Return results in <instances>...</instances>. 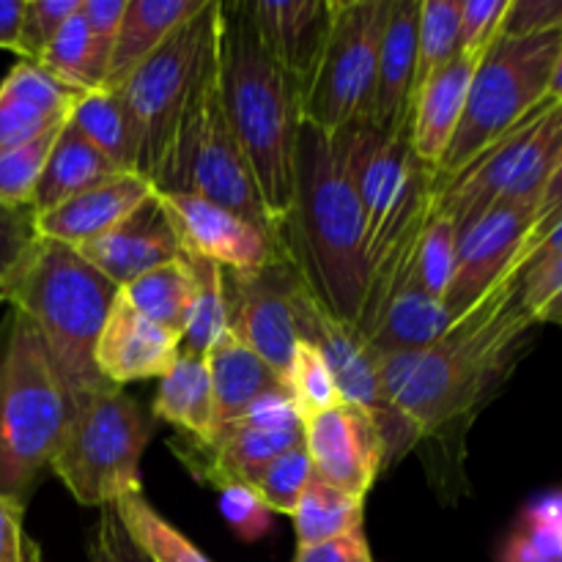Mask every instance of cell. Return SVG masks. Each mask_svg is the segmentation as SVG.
<instances>
[{"label":"cell","instance_id":"d6986e66","mask_svg":"<svg viewBox=\"0 0 562 562\" xmlns=\"http://www.w3.org/2000/svg\"><path fill=\"white\" fill-rule=\"evenodd\" d=\"M179 335L140 316L135 307L126 305L119 291V300L99 333L93 362L104 382L124 387L132 382H146V379H162L179 360Z\"/></svg>","mask_w":562,"mask_h":562},{"label":"cell","instance_id":"b9f144b4","mask_svg":"<svg viewBox=\"0 0 562 562\" xmlns=\"http://www.w3.org/2000/svg\"><path fill=\"white\" fill-rule=\"evenodd\" d=\"M38 241L33 209L0 206V305L9 302L11 289Z\"/></svg>","mask_w":562,"mask_h":562},{"label":"cell","instance_id":"4dcf8cb0","mask_svg":"<svg viewBox=\"0 0 562 562\" xmlns=\"http://www.w3.org/2000/svg\"><path fill=\"white\" fill-rule=\"evenodd\" d=\"M69 124L91 146H97L115 168H121L124 173H135V132H132L130 115H126L124 99L119 91L97 88V91L82 93L71 108Z\"/></svg>","mask_w":562,"mask_h":562},{"label":"cell","instance_id":"30bf717a","mask_svg":"<svg viewBox=\"0 0 562 562\" xmlns=\"http://www.w3.org/2000/svg\"><path fill=\"white\" fill-rule=\"evenodd\" d=\"M220 20V3L209 0L206 9L187 20L179 31L165 38L162 47L148 55L119 88L135 132L137 162L135 173L151 181H159L170 146H173L176 126L190 93L195 64L201 49Z\"/></svg>","mask_w":562,"mask_h":562},{"label":"cell","instance_id":"cb8c5ba5","mask_svg":"<svg viewBox=\"0 0 562 562\" xmlns=\"http://www.w3.org/2000/svg\"><path fill=\"white\" fill-rule=\"evenodd\" d=\"M453 324V316L445 311L442 300H434L415 278V261L409 272L398 280L384 305L368 324L362 338L368 340L379 357L417 351L437 344Z\"/></svg>","mask_w":562,"mask_h":562},{"label":"cell","instance_id":"44dd1931","mask_svg":"<svg viewBox=\"0 0 562 562\" xmlns=\"http://www.w3.org/2000/svg\"><path fill=\"white\" fill-rule=\"evenodd\" d=\"M80 97L53 80L38 64L16 60L0 82V151L60 130Z\"/></svg>","mask_w":562,"mask_h":562},{"label":"cell","instance_id":"ffe728a7","mask_svg":"<svg viewBox=\"0 0 562 562\" xmlns=\"http://www.w3.org/2000/svg\"><path fill=\"white\" fill-rule=\"evenodd\" d=\"M75 250L119 289L135 283L137 278L162 267V263L176 261L184 252L162 206H159L157 192L119 228L108 231L104 236L86 241Z\"/></svg>","mask_w":562,"mask_h":562},{"label":"cell","instance_id":"f907efd6","mask_svg":"<svg viewBox=\"0 0 562 562\" xmlns=\"http://www.w3.org/2000/svg\"><path fill=\"white\" fill-rule=\"evenodd\" d=\"M294 562H373V558L368 549L366 530H355L349 536L333 538V541L296 547Z\"/></svg>","mask_w":562,"mask_h":562},{"label":"cell","instance_id":"bcb514c9","mask_svg":"<svg viewBox=\"0 0 562 562\" xmlns=\"http://www.w3.org/2000/svg\"><path fill=\"white\" fill-rule=\"evenodd\" d=\"M562 31V0H510L503 36L525 38Z\"/></svg>","mask_w":562,"mask_h":562},{"label":"cell","instance_id":"681fc988","mask_svg":"<svg viewBox=\"0 0 562 562\" xmlns=\"http://www.w3.org/2000/svg\"><path fill=\"white\" fill-rule=\"evenodd\" d=\"M124 11L126 0H82L80 3V14L86 20L88 33H91L93 47H97L99 58L108 64V69L110 58H113L115 36H119L121 20H124Z\"/></svg>","mask_w":562,"mask_h":562},{"label":"cell","instance_id":"e575fe53","mask_svg":"<svg viewBox=\"0 0 562 562\" xmlns=\"http://www.w3.org/2000/svg\"><path fill=\"white\" fill-rule=\"evenodd\" d=\"M126 536L146 554L148 562H212L187 536H181L165 516L151 508L146 497L130 494L113 505Z\"/></svg>","mask_w":562,"mask_h":562},{"label":"cell","instance_id":"60d3db41","mask_svg":"<svg viewBox=\"0 0 562 562\" xmlns=\"http://www.w3.org/2000/svg\"><path fill=\"white\" fill-rule=\"evenodd\" d=\"M289 393L296 412H300L302 423H305L307 417L322 415V412L335 409L338 404H344L327 360H324L311 344H302V340L300 346H296L294 362H291Z\"/></svg>","mask_w":562,"mask_h":562},{"label":"cell","instance_id":"ac0fdd59","mask_svg":"<svg viewBox=\"0 0 562 562\" xmlns=\"http://www.w3.org/2000/svg\"><path fill=\"white\" fill-rule=\"evenodd\" d=\"M258 33L300 104H305L327 47L335 0H250Z\"/></svg>","mask_w":562,"mask_h":562},{"label":"cell","instance_id":"8992f818","mask_svg":"<svg viewBox=\"0 0 562 562\" xmlns=\"http://www.w3.org/2000/svg\"><path fill=\"white\" fill-rule=\"evenodd\" d=\"M154 190L192 192V195L206 198L280 241L278 228L272 225L261 195H258L239 140L225 119L223 99H220L217 27L201 49L190 93H187L184 110H181L179 126H176L173 146H170Z\"/></svg>","mask_w":562,"mask_h":562},{"label":"cell","instance_id":"ba28073f","mask_svg":"<svg viewBox=\"0 0 562 562\" xmlns=\"http://www.w3.org/2000/svg\"><path fill=\"white\" fill-rule=\"evenodd\" d=\"M159 420L121 387L77 401L49 470L86 508L140 494V459Z\"/></svg>","mask_w":562,"mask_h":562},{"label":"cell","instance_id":"7dc6e473","mask_svg":"<svg viewBox=\"0 0 562 562\" xmlns=\"http://www.w3.org/2000/svg\"><path fill=\"white\" fill-rule=\"evenodd\" d=\"M0 562H42V549L25 530V505L0 494Z\"/></svg>","mask_w":562,"mask_h":562},{"label":"cell","instance_id":"f546056e","mask_svg":"<svg viewBox=\"0 0 562 562\" xmlns=\"http://www.w3.org/2000/svg\"><path fill=\"white\" fill-rule=\"evenodd\" d=\"M192 294H195V280H192L184 252L176 261L162 263V267L151 269L143 278H137L135 283L121 289L126 305H132L148 322L159 324V327L179 335V338L184 335Z\"/></svg>","mask_w":562,"mask_h":562},{"label":"cell","instance_id":"c3c4849f","mask_svg":"<svg viewBox=\"0 0 562 562\" xmlns=\"http://www.w3.org/2000/svg\"><path fill=\"white\" fill-rule=\"evenodd\" d=\"M88 562H148L146 554L132 543L115 508H102L97 536L88 543Z\"/></svg>","mask_w":562,"mask_h":562},{"label":"cell","instance_id":"f1b7e54d","mask_svg":"<svg viewBox=\"0 0 562 562\" xmlns=\"http://www.w3.org/2000/svg\"><path fill=\"white\" fill-rule=\"evenodd\" d=\"M151 415L159 423L176 426L181 437H190L195 442H209L214 437V431H217L214 393L203 357L179 351V360L173 362V368L159 379Z\"/></svg>","mask_w":562,"mask_h":562},{"label":"cell","instance_id":"836d02e7","mask_svg":"<svg viewBox=\"0 0 562 562\" xmlns=\"http://www.w3.org/2000/svg\"><path fill=\"white\" fill-rule=\"evenodd\" d=\"M461 55V0H420L417 64L412 82V110L417 93L434 75ZM412 121V119H409Z\"/></svg>","mask_w":562,"mask_h":562},{"label":"cell","instance_id":"83f0119b","mask_svg":"<svg viewBox=\"0 0 562 562\" xmlns=\"http://www.w3.org/2000/svg\"><path fill=\"white\" fill-rule=\"evenodd\" d=\"M124 176V170L115 168L97 146L86 140L75 126L66 121L64 130L58 132L49 151L47 165L38 179L36 195H33V214H44L71 198L82 195L88 190L108 184V181Z\"/></svg>","mask_w":562,"mask_h":562},{"label":"cell","instance_id":"9a60e30c","mask_svg":"<svg viewBox=\"0 0 562 562\" xmlns=\"http://www.w3.org/2000/svg\"><path fill=\"white\" fill-rule=\"evenodd\" d=\"M536 214L538 209L532 206L497 203L475 223L459 231L453 278L445 294V311L453 316V322L464 316L472 305H477L494 289V283L514 267L536 225Z\"/></svg>","mask_w":562,"mask_h":562},{"label":"cell","instance_id":"2e32d148","mask_svg":"<svg viewBox=\"0 0 562 562\" xmlns=\"http://www.w3.org/2000/svg\"><path fill=\"white\" fill-rule=\"evenodd\" d=\"M157 201L181 250L190 256H201L223 269H261L278 258H289L280 241L206 198L157 192Z\"/></svg>","mask_w":562,"mask_h":562},{"label":"cell","instance_id":"ee69618b","mask_svg":"<svg viewBox=\"0 0 562 562\" xmlns=\"http://www.w3.org/2000/svg\"><path fill=\"white\" fill-rule=\"evenodd\" d=\"M510 0H461V55L481 60L503 36Z\"/></svg>","mask_w":562,"mask_h":562},{"label":"cell","instance_id":"7a4b0ae2","mask_svg":"<svg viewBox=\"0 0 562 562\" xmlns=\"http://www.w3.org/2000/svg\"><path fill=\"white\" fill-rule=\"evenodd\" d=\"M280 241L318 305L357 327L368 294V261L366 212L351 176L349 126L322 132L302 124L294 203Z\"/></svg>","mask_w":562,"mask_h":562},{"label":"cell","instance_id":"8d00e7d4","mask_svg":"<svg viewBox=\"0 0 562 562\" xmlns=\"http://www.w3.org/2000/svg\"><path fill=\"white\" fill-rule=\"evenodd\" d=\"M503 562H562V494L530 505L503 549Z\"/></svg>","mask_w":562,"mask_h":562},{"label":"cell","instance_id":"5bb4252c","mask_svg":"<svg viewBox=\"0 0 562 562\" xmlns=\"http://www.w3.org/2000/svg\"><path fill=\"white\" fill-rule=\"evenodd\" d=\"M294 274L289 258H278L261 269H223L228 333L283 376L285 384L300 346L289 300Z\"/></svg>","mask_w":562,"mask_h":562},{"label":"cell","instance_id":"f5cc1de1","mask_svg":"<svg viewBox=\"0 0 562 562\" xmlns=\"http://www.w3.org/2000/svg\"><path fill=\"white\" fill-rule=\"evenodd\" d=\"M22 16H25V0H0V49L20 53Z\"/></svg>","mask_w":562,"mask_h":562},{"label":"cell","instance_id":"816d5d0a","mask_svg":"<svg viewBox=\"0 0 562 562\" xmlns=\"http://www.w3.org/2000/svg\"><path fill=\"white\" fill-rule=\"evenodd\" d=\"M560 217H562V148H560L558 168H554L552 181H549L547 192H543L541 206H538L536 225H532L530 236H527L525 247H521V261H525L527 252H530L532 247H538V241H541L543 236H547L549 231H552L554 225H558Z\"/></svg>","mask_w":562,"mask_h":562},{"label":"cell","instance_id":"7c38bea8","mask_svg":"<svg viewBox=\"0 0 562 562\" xmlns=\"http://www.w3.org/2000/svg\"><path fill=\"white\" fill-rule=\"evenodd\" d=\"M289 300L300 340L311 344L327 360L344 404L360 406L376 420L384 442V470L395 467L406 453L417 448V439L387 401L382 376H379V355L368 346L360 329L338 322L318 305L300 274H294L291 280Z\"/></svg>","mask_w":562,"mask_h":562},{"label":"cell","instance_id":"f6af8a7d","mask_svg":"<svg viewBox=\"0 0 562 562\" xmlns=\"http://www.w3.org/2000/svg\"><path fill=\"white\" fill-rule=\"evenodd\" d=\"M220 508H223L225 521L234 527L241 541H258L267 536L269 516L272 510L261 503L250 486H231L220 492Z\"/></svg>","mask_w":562,"mask_h":562},{"label":"cell","instance_id":"d590c367","mask_svg":"<svg viewBox=\"0 0 562 562\" xmlns=\"http://www.w3.org/2000/svg\"><path fill=\"white\" fill-rule=\"evenodd\" d=\"M184 256L187 263H190L192 280H195V294H192L190 316H187L184 335H181V351L206 360L209 349L228 329V322H225L223 267L201 256H190V252H184Z\"/></svg>","mask_w":562,"mask_h":562},{"label":"cell","instance_id":"3957f363","mask_svg":"<svg viewBox=\"0 0 562 562\" xmlns=\"http://www.w3.org/2000/svg\"><path fill=\"white\" fill-rule=\"evenodd\" d=\"M220 99L269 220L283 234L294 203L302 104L269 58L250 0L220 3Z\"/></svg>","mask_w":562,"mask_h":562},{"label":"cell","instance_id":"5b68a950","mask_svg":"<svg viewBox=\"0 0 562 562\" xmlns=\"http://www.w3.org/2000/svg\"><path fill=\"white\" fill-rule=\"evenodd\" d=\"M75 415V395L33 324L11 311L0 329V494L27 505Z\"/></svg>","mask_w":562,"mask_h":562},{"label":"cell","instance_id":"e0dca14e","mask_svg":"<svg viewBox=\"0 0 562 562\" xmlns=\"http://www.w3.org/2000/svg\"><path fill=\"white\" fill-rule=\"evenodd\" d=\"M305 450L322 481L362 499L384 472V442L376 420L355 404H338L307 417Z\"/></svg>","mask_w":562,"mask_h":562},{"label":"cell","instance_id":"74e56055","mask_svg":"<svg viewBox=\"0 0 562 562\" xmlns=\"http://www.w3.org/2000/svg\"><path fill=\"white\" fill-rule=\"evenodd\" d=\"M64 130V126H60ZM60 130L0 151V206L31 209L38 179Z\"/></svg>","mask_w":562,"mask_h":562},{"label":"cell","instance_id":"1f68e13d","mask_svg":"<svg viewBox=\"0 0 562 562\" xmlns=\"http://www.w3.org/2000/svg\"><path fill=\"white\" fill-rule=\"evenodd\" d=\"M291 516H294L296 547H313V543L333 541V538L362 530L366 499L329 486L313 472L311 483L305 486Z\"/></svg>","mask_w":562,"mask_h":562},{"label":"cell","instance_id":"9c48e42d","mask_svg":"<svg viewBox=\"0 0 562 562\" xmlns=\"http://www.w3.org/2000/svg\"><path fill=\"white\" fill-rule=\"evenodd\" d=\"M562 148V104L543 102L521 124L434 192V212L448 217L459 234L497 203L538 209Z\"/></svg>","mask_w":562,"mask_h":562},{"label":"cell","instance_id":"d4e9b609","mask_svg":"<svg viewBox=\"0 0 562 562\" xmlns=\"http://www.w3.org/2000/svg\"><path fill=\"white\" fill-rule=\"evenodd\" d=\"M475 66L477 60L459 55L417 93L409 121V137L417 159L431 170H437V165L442 162L456 130H459Z\"/></svg>","mask_w":562,"mask_h":562},{"label":"cell","instance_id":"db71d44e","mask_svg":"<svg viewBox=\"0 0 562 562\" xmlns=\"http://www.w3.org/2000/svg\"><path fill=\"white\" fill-rule=\"evenodd\" d=\"M547 99H549V102L562 104V47H560V55H558V64H554L552 80H549Z\"/></svg>","mask_w":562,"mask_h":562},{"label":"cell","instance_id":"7bdbcfd3","mask_svg":"<svg viewBox=\"0 0 562 562\" xmlns=\"http://www.w3.org/2000/svg\"><path fill=\"white\" fill-rule=\"evenodd\" d=\"M80 9V0H25L20 33V60L38 64L44 49L49 47L64 22Z\"/></svg>","mask_w":562,"mask_h":562},{"label":"cell","instance_id":"4316f807","mask_svg":"<svg viewBox=\"0 0 562 562\" xmlns=\"http://www.w3.org/2000/svg\"><path fill=\"white\" fill-rule=\"evenodd\" d=\"M209 0H126L124 20L115 36L104 86L119 91L126 77L165 44V38L179 31L187 20L201 14Z\"/></svg>","mask_w":562,"mask_h":562},{"label":"cell","instance_id":"4fadbf2b","mask_svg":"<svg viewBox=\"0 0 562 562\" xmlns=\"http://www.w3.org/2000/svg\"><path fill=\"white\" fill-rule=\"evenodd\" d=\"M305 445V423L291 393L267 395L234 423H225L209 442H195L176 434L168 448L201 483L217 492L250 486L252 477L291 448Z\"/></svg>","mask_w":562,"mask_h":562},{"label":"cell","instance_id":"ab89813d","mask_svg":"<svg viewBox=\"0 0 562 562\" xmlns=\"http://www.w3.org/2000/svg\"><path fill=\"white\" fill-rule=\"evenodd\" d=\"M456 225L431 209L415 247V278L434 300L445 302L448 294L456 263Z\"/></svg>","mask_w":562,"mask_h":562},{"label":"cell","instance_id":"f35d334b","mask_svg":"<svg viewBox=\"0 0 562 562\" xmlns=\"http://www.w3.org/2000/svg\"><path fill=\"white\" fill-rule=\"evenodd\" d=\"M313 477V461L307 456L305 445L291 448L285 453L274 456L256 477H252L250 488L261 497L272 514H294L296 503H300L302 492Z\"/></svg>","mask_w":562,"mask_h":562},{"label":"cell","instance_id":"603a6c76","mask_svg":"<svg viewBox=\"0 0 562 562\" xmlns=\"http://www.w3.org/2000/svg\"><path fill=\"white\" fill-rule=\"evenodd\" d=\"M417 25L420 0H390L376 64L371 124L384 132H409L412 82L417 64Z\"/></svg>","mask_w":562,"mask_h":562},{"label":"cell","instance_id":"484cf974","mask_svg":"<svg viewBox=\"0 0 562 562\" xmlns=\"http://www.w3.org/2000/svg\"><path fill=\"white\" fill-rule=\"evenodd\" d=\"M206 368L209 379H212L214 420H217V428L225 426V423L239 420L245 412H250L267 395L289 393L285 379L278 376L245 344H239L228 329L209 349Z\"/></svg>","mask_w":562,"mask_h":562},{"label":"cell","instance_id":"7402d4cb","mask_svg":"<svg viewBox=\"0 0 562 562\" xmlns=\"http://www.w3.org/2000/svg\"><path fill=\"white\" fill-rule=\"evenodd\" d=\"M154 192L157 190L151 187V181L137 173H124L97 190H88L49 209V212L36 214V234L44 239L60 241V245L80 247L119 228L148 198H154Z\"/></svg>","mask_w":562,"mask_h":562},{"label":"cell","instance_id":"d6a6232c","mask_svg":"<svg viewBox=\"0 0 562 562\" xmlns=\"http://www.w3.org/2000/svg\"><path fill=\"white\" fill-rule=\"evenodd\" d=\"M38 66H42L53 80H58L60 86L71 88V91L77 93L97 91V88L104 86L108 64L99 58L80 9L64 22L58 36L49 42V47L44 49V55L38 58Z\"/></svg>","mask_w":562,"mask_h":562},{"label":"cell","instance_id":"52a82bcc","mask_svg":"<svg viewBox=\"0 0 562 562\" xmlns=\"http://www.w3.org/2000/svg\"><path fill=\"white\" fill-rule=\"evenodd\" d=\"M560 47L562 31L525 38L499 36L488 47L472 75L459 130L434 170V192L547 102Z\"/></svg>","mask_w":562,"mask_h":562},{"label":"cell","instance_id":"6da1fadb","mask_svg":"<svg viewBox=\"0 0 562 562\" xmlns=\"http://www.w3.org/2000/svg\"><path fill=\"white\" fill-rule=\"evenodd\" d=\"M519 278L516 258L494 289L456 318L437 344L379 357L384 393L415 434V450L426 448L431 481L442 464L448 472L461 464V445L472 420L530 346L538 322L521 302Z\"/></svg>","mask_w":562,"mask_h":562},{"label":"cell","instance_id":"8fae6325","mask_svg":"<svg viewBox=\"0 0 562 562\" xmlns=\"http://www.w3.org/2000/svg\"><path fill=\"white\" fill-rule=\"evenodd\" d=\"M387 14L390 0H335L327 47L302 104V124L340 132L371 121Z\"/></svg>","mask_w":562,"mask_h":562},{"label":"cell","instance_id":"277c9868","mask_svg":"<svg viewBox=\"0 0 562 562\" xmlns=\"http://www.w3.org/2000/svg\"><path fill=\"white\" fill-rule=\"evenodd\" d=\"M119 291L75 247L38 236L9 294L11 311L33 324L75 404L113 387L97 371L93 351Z\"/></svg>","mask_w":562,"mask_h":562}]
</instances>
